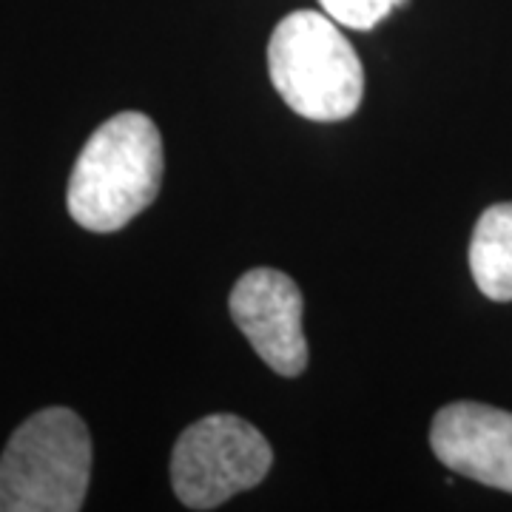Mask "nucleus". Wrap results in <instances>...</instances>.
<instances>
[{
	"label": "nucleus",
	"mask_w": 512,
	"mask_h": 512,
	"mask_svg": "<svg viewBox=\"0 0 512 512\" xmlns=\"http://www.w3.org/2000/svg\"><path fill=\"white\" fill-rule=\"evenodd\" d=\"M274 464L268 439L239 416L214 413L185 427L171 453V484L188 510H217L256 487Z\"/></svg>",
	"instance_id": "4"
},
{
	"label": "nucleus",
	"mask_w": 512,
	"mask_h": 512,
	"mask_svg": "<svg viewBox=\"0 0 512 512\" xmlns=\"http://www.w3.org/2000/svg\"><path fill=\"white\" fill-rule=\"evenodd\" d=\"M470 274L493 302H512V202L490 205L473 228Z\"/></svg>",
	"instance_id": "7"
},
{
	"label": "nucleus",
	"mask_w": 512,
	"mask_h": 512,
	"mask_svg": "<svg viewBox=\"0 0 512 512\" xmlns=\"http://www.w3.org/2000/svg\"><path fill=\"white\" fill-rule=\"evenodd\" d=\"M228 311L259 359L279 376H302L308 342L302 330V291L276 268H254L239 276Z\"/></svg>",
	"instance_id": "5"
},
{
	"label": "nucleus",
	"mask_w": 512,
	"mask_h": 512,
	"mask_svg": "<svg viewBox=\"0 0 512 512\" xmlns=\"http://www.w3.org/2000/svg\"><path fill=\"white\" fill-rule=\"evenodd\" d=\"M163 137L154 120L140 111H123L94 131L69 177V214L94 231L126 228L157 200L163 185Z\"/></svg>",
	"instance_id": "1"
},
{
	"label": "nucleus",
	"mask_w": 512,
	"mask_h": 512,
	"mask_svg": "<svg viewBox=\"0 0 512 512\" xmlns=\"http://www.w3.org/2000/svg\"><path fill=\"white\" fill-rule=\"evenodd\" d=\"M407 3L410 0H319L325 15L345 29H359V32L379 26L390 12L402 9Z\"/></svg>",
	"instance_id": "8"
},
{
	"label": "nucleus",
	"mask_w": 512,
	"mask_h": 512,
	"mask_svg": "<svg viewBox=\"0 0 512 512\" xmlns=\"http://www.w3.org/2000/svg\"><path fill=\"white\" fill-rule=\"evenodd\" d=\"M92 478V436L69 407L20 424L0 456V512H77Z\"/></svg>",
	"instance_id": "3"
},
{
	"label": "nucleus",
	"mask_w": 512,
	"mask_h": 512,
	"mask_svg": "<svg viewBox=\"0 0 512 512\" xmlns=\"http://www.w3.org/2000/svg\"><path fill=\"white\" fill-rule=\"evenodd\" d=\"M430 447L447 470L512 493V413L481 402L444 404Z\"/></svg>",
	"instance_id": "6"
},
{
	"label": "nucleus",
	"mask_w": 512,
	"mask_h": 512,
	"mask_svg": "<svg viewBox=\"0 0 512 512\" xmlns=\"http://www.w3.org/2000/svg\"><path fill=\"white\" fill-rule=\"evenodd\" d=\"M268 72L279 97L316 123L348 120L365 94V69L342 26L325 12L299 9L276 23Z\"/></svg>",
	"instance_id": "2"
}]
</instances>
